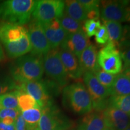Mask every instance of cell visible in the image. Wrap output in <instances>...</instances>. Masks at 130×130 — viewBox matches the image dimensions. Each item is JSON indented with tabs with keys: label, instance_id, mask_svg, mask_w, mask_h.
Here are the masks:
<instances>
[{
	"label": "cell",
	"instance_id": "obj_1",
	"mask_svg": "<svg viewBox=\"0 0 130 130\" xmlns=\"http://www.w3.org/2000/svg\"><path fill=\"white\" fill-rule=\"evenodd\" d=\"M43 72L42 57L32 54L19 57L11 69L13 80L18 84L40 80Z\"/></svg>",
	"mask_w": 130,
	"mask_h": 130
},
{
	"label": "cell",
	"instance_id": "obj_2",
	"mask_svg": "<svg viewBox=\"0 0 130 130\" xmlns=\"http://www.w3.org/2000/svg\"><path fill=\"white\" fill-rule=\"evenodd\" d=\"M36 1L7 0L0 3V19L22 25L30 22Z\"/></svg>",
	"mask_w": 130,
	"mask_h": 130
},
{
	"label": "cell",
	"instance_id": "obj_3",
	"mask_svg": "<svg viewBox=\"0 0 130 130\" xmlns=\"http://www.w3.org/2000/svg\"><path fill=\"white\" fill-rule=\"evenodd\" d=\"M63 99L65 104L78 115H86L93 109L90 96L86 86L81 82L66 86L63 89Z\"/></svg>",
	"mask_w": 130,
	"mask_h": 130
},
{
	"label": "cell",
	"instance_id": "obj_4",
	"mask_svg": "<svg viewBox=\"0 0 130 130\" xmlns=\"http://www.w3.org/2000/svg\"><path fill=\"white\" fill-rule=\"evenodd\" d=\"M65 3L61 0L36 1L32 15L41 24L58 19L64 13Z\"/></svg>",
	"mask_w": 130,
	"mask_h": 130
},
{
	"label": "cell",
	"instance_id": "obj_5",
	"mask_svg": "<svg viewBox=\"0 0 130 130\" xmlns=\"http://www.w3.org/2000/svg\"><path fill=\"white\" fill-rule=\"evenodd\" d=\"M84 86L92 99L93 108L96 111H103L108 106L110 91L101 84L93 73L85 72L83 75Z\"/></svg>",
	"mask_w": 130,
	"mask_h": 130
},
{
	"label": "cell",
	"instance_id": "obj_6",
	"mask_svg": "<svg viewBox=\"0 0 130 130\" xmlns=\"http://www.w3.org/2000/svg\"><path fill=\"white\" fill-rule=\"evenodd\" d=\"M116 45L108 41L98 54V61L100 67L105 72L113 75L119 74L123 69L121 53Z\"/></svg>",
	"mask_w": 130,
	"mask_h": 130
},
{
	"label": "cell",
	"instance_id": "obj_7",
	"mask_svg": "<svg viewBox=\"0 0 130 130\" xmlns=\"http://www.w3.org/2000/svg\"><path fill=\"white\" fill-rule=\"evenodd\" d=\"M44 71L59 86H64L68 83V77L60 57L59 50H51L43 57Z\"/></svg>",
	"mask_w": 130,
	"mask_h": 130
},
{
	"label": "cell",
	"instance_id": "obj_8",
	"mask_svg": "<svg viewBox=\"0 0 130 130\" xmlns=\"http://www.w3.org/2000/svg\"><path fill=\"white\" fill-rule=\"evenodd\" d=\"M71 125L69 120L51 104L42 109L37 127L39 130H68Z\"/></svg>",
	"mask_w": 130,
	"mask_h": 130
},
{
	"label": "cell",
	"instance_id": "obj_9",
	"mask_svg": "<svg viewBox=\"0 0 130 130\" xmlns=\"http://www.w3.org/2000/svg\"><path fill=\"white\" fill-rule=\"evenodd\" d=\"M28 35L31 45V54L44 56L51 50L42 24L33 19L29 25Z\"/></svg>",
	"mask_w": 130,
	"mask_h": 130
},
{
	"label": "cell",
	"instance_id": "obj_10",
	"mask_svg": "<svg viewBox=\"0 0 130 130\" xmlns=\"http://www.w3.org/2000/svg\"><path fill=\"white\" fill-rule=\"evenodd\" d=\"M129 1H106L102 3L100 16L104 21L125 22L127 19Z\"/></svg>",
	"mask_w": 130,
	"mask_h": 130
},
{
	"label": "cell",
	"instance_id": "obj_11",
	"mask_svg": "<svg viewBox=\"0 0 130 130\" xmlns=\"http://www.w3.org/2000/svg\"><path fill=\"white\" fill-rule=\"evenodd\" d=\"M19 89L24 91L35 99L37 104L42 108L51 105L50 94L46 85L43 82L38 81H30L18 84Z\"/></svg>",
	"mask_w": 130,
	"mask_h": 130
},
{
	"label": "cell",
	"instance_id": "obj_12",
	"mask_svg": "<svg viewBox=\"0 0 130 130\" xmlns=\"http://www.w3.org/2000/svg\"><path fill=\"white\" fill-rule=\"evenodd\" d=\"M103 113L108 129L125 130L130 125V116L115 107L108 106Z\"/></svg>",
	"mask_w": 130,
	"mask_h": 130
},
{
	"label": "cell",
	"instance_id": "obj_13",
	"mask_svg": "<svg viewBox=\"0 0 130 130\" xmlns=\"http://www.w3.org/2000/svg\"><path fill=\"white\" fill-rule=\"evenodd\" d=\"M90 45L88 37L84 31L82 30L75 33L68 35L61 43L60 48L74 54L78 58L82 52Z\"/></svg>",
	"mask_w": 130,
	"mask_h": 130
},
{
	"label": "cell",
	"instance_id": "obj_14",
	"mask_svg": "<svg viewBox=\"0 0 130 130\" xmlns=\"http://www.w3.org/2000/svg\"><path fill=\"white\" fill-rule=\"evenodd\" d=\"M42 25L51 50H55L60 46L68 34L61 27L59 20L55 19L48 23L42 24Z\"/></svg>",
	"mask_w": 130,
	"mask_h": 130
},
{
	"label": "cell",
	"instance_id": "obj_15",
	"mask_svg": "<svg viewBox=\"0 0 130 130\" xmlns=\"http://www.w3.org/2000/svg\"><path fill=\"white\" fill-rule=\"evenodd\" d=\"M59 54L68 77L74 79L81 78L84 72L81 69L77 57L71 52L62 49L59 51Z\"/></svg>",
	"mask_w": 130,
	"mask_h": 130
},
{
	"label": "cell",
	"instance_id": "obj_16",
	"mask_svg": "<svg viewBox=\"0 0 130 130\" xmlns=\"http://www.w3.org/2000/svg\"><path fill=\"white\" fill-rule=\"evenodd\" d=\"M27 32L28 31L22 25L6 22H0V41L3 45L17 41Z\"/></svg>",
	"mask_w": 130,
	"mask_h": 130
},
{
	"label": "cell",
	"instance_id": "obj_17",
	"mask_svg": "<svg viewBox=\"0 0 130 130\" xmlns=\"http://www.w3.org/2000/svg\"><path fill=\"white\" fill-rule=\"evenodd\" d=\"M108 129L103 111H90L81 119L78 130H107Z\"/></svg>",
	"mask_w": 130,
	"mask_h": 130
},
{
	"label": "cell",
	"instance_id": "obj_18",
	"mask_svg": "<svg viewBox=\"0 0 130 130\" xmlns=\"http://www.w3.org/2000/svg\"><path fill=\"white\" fill-rule=\"evenodd\" d=\"M98 51L93 45L87 46L78 57L79 64L84 72L95 73L100 69L98 61Z\"/></svg>",
	"mask_w": 130,
	"mask_h": 130
},
{
	"label": "cell",
	"instance_id": "obj_19",
	"mask_svg": "<svg viewBox=\"0 0 130 130\" xmlns=\"http://www.w3.org/2000/svg\"><path fill=\"white\" fill-rule=\"evenodd\" d=\"M3 45L7 55L10 58L20 57L31 51L28 32L17 41L5 43Z\"/></svg>",
	"mask_w": 130,
	"mask_h": 130
},
{
	"label": "cell",
	"instance_id": "obj_20",
	"mask_svg": "<svg viewBox=\"0 0 130 130\" xmlns=\"http://www.w3.org/2000/svg\"><path fill=\"white\" fill-rule=\"evenodd\" d=\"M110 96L130 95V78L123 73L116 75L113 86L110 89Z\"/></svg>",
	"mask_w": 130,
	"mask_h": 130
},
{
	"label": "cell",
	"instance_id": "obj_21",
	"mask_svg": "<svg viewBox=\"0 0 130 130\" xmlns=\"http://www.w3.org/2000/svg\"><path fill=\"white\" fill-rule=\"evenodd\" d=\"M64 13L75 20L82 22L87 19V14L83 6L78 1H66Z\"/></svg>",
	"mask_w": 130,
	"mask_h": 130
},
{
	"label": "cell",
	"instance_id": "obj_22",
	"mask_svg": "<svg viewBox=\"0 0 130 130\" xmlns=\"http://www.w3.org/2000/svg\"><path fill=\"white\" fill-rule=\"evenodd\" d=\"M19 109L21 112L32 108H41L31 96L24 91L18 89L15 90Z\"/></svg>",
	"mask_w": 130,
	"mask_h": 130
},
{
	"label": "cell",
	"instance_id": "obj_23",
	"mask_svg": "<svg viewBox=\"0 0 130 130\" xmlns=\"http://www.w3.org/2000/svg\"><path fill=\"white\" fill-rule=\"evenodd\" d=\"M104 25L107 31L109 40L113 43L118 45L121 40L123 33V27L121 22L115 21H104Z\"/></svg>",
	"mask_w": 130,
	"mask_h": 130
},
{
	"label": "cell",
	"instance_id": "obj_24",
	"mask_svg": "<svg viewBox=\"0 0 130 130\" xmlns=\"http://www.w3.org/2000/svg\"><path fill=\"white\" fill-rule=\"evenodd\" d=\"M58 20L61 27L68 32V35L74 34L83 30V24L82 22L75 20L64 13L60 18L58 19Z\"/></svg>",
	"mask_w": 130,
	"mask_h": 130
},
{
	"label": "cell",
	"instance_id": "obj_25",
	"mask_svg": "<svg viewBox=\"0 0 130 130\" xmlns=\"http://www.w3.org/2000/svg\"><path fill=\"white\" fill-rule=\"evenodd\" d=\"M108 106L115 107L130 116V95L111 96L108 99Z\"/></svg>",
	"mask_w": 130,
	"mask_h": 130
},
{
	"label": "cell",
	"instance_id": "obj_26",
	"mask_svg": "<svg viewBox=\"0 0 130 130\" xmlns=\"http://www.w3.org/2000/svg\"><path fill=\"white\" fill-rule=\"evenodd\" d=\"M21 115L27 123V130H31L37 127V125L42 116V109L32 108L22 111Z\"/></svg>",
	"mask_w": 130,
	"mask_h": 130
},
{
	"label": "cell",
	"instance_id": "obj_27",
	"mask_svg": "<svg viewBox=\"0 0 130 130\" xmlns=\"http://www.w3.org/2000/svg\"><path fill=\"white\" fill-rule=\"evenodd\" d=\"M87 14V19H98L100 16V1L97 0H79Z\"/></svg>",
	"mask_w": 130,
	"mask_h": 130
},
{
	"label": "cell",
	"instance_id": "obj_28",
	"mask_svg": "<svg viewBox=\"0 0 130 130\" xmlns=\"http://www.w3.org/2000/svg\"><path fill=\"white\" fill-rule=\"evenodd\" d=\"M2 108L19 110L15 90L0 95V109Z\"/></svg>",
	"mask_w": 130,
	"mask_h": 130
},
{
	"label": "cell",
	"instance_id": "obj_29",
	"mask_svg": "<svg viewBox=\"0 0 130 130\" xmlns=\"http://www.w3.org/2000/svg\"><path fill=\"white\" fill-rule=\"evenodd\" d=\"M94 74L97 78V79H98V81H100V83L110 91V89L113 86L116 75L105 72L101 68H100L98 71L94 73Z\"/></svg>",
	"mask_w": 130,
	"mask_h": 130
},
{
	"label": "cell",
	"instance_id": "obj_30",
	"mask_svg": "<svg viewBox=\"0 0 130 130\" xmlns=\"http://www.w3.org/2000/svg\"><path fill=\"white\" fill-rule=\"evenodd\" d=\"M101 25L98 19H87L84 21L83 28L87 36L90 37L95 36Z\"/></svg>",
	"mask_w": 130,
	"mask_h": 130
},
{
	"label": "cell",
	"instance_id": "obj_31",
	"mask_svg": "<svg viewBox=\"0 0 130 130\" xmlns=\"http://www.w3.org/2000/svg\"><path fill=\"white\" fill-rule=\"evenodd\" d=\"M17 83L10 78L0 79V95L18 90Z\"/></svg>",
	"mask_w": 130,
	"mask_h": 130
},
{
	"label": "cell",
	"instance_id": "obj_32",
	"mask_svg": "<svg viewBox=\"0 0 130 130\" xmlns=\"http://www.w3.org/2000/svg\"><path fill=\"white\" fill-rule=\"evenodd\" d=\"M118 46L122 50L130 48V25L123 27L122 36L118 43Z\"/></svg>",
	"mask_w": 130,
	"mask_h": 130
},
{
	"label": "cell",
	"instance_id": "obj_33",
	"mask_svg": "<svg viewBox=\"0 0 130 130\" xmlns=\"http://www.w3.org/2000/svg\"><path fill=\"white\" fill-rule=\"evenodd\" d=\"M95 40L97 43L100 45L106 44L109 40L107 31L104 25H101L95 35Z\"/></svg>",
	"mask_w": 130,
	"mask_h": 130
},
{
	"label": "cell",
	"instance_id": "obj_34",
	"mask_svg": "<svg viewBox=\"0 0 130 130\" xmlns=\"http://www.w3.org/2000/svg\"><path fill=\"white\" fill-rule=\"evenodd\" d=\"M20 114V111L14 109H7V108H2L0 109V121L3 119L10 117L14 119H16L18 116Z\"/></svg>",
	"mask_w": 130,
	"mask_h": 130
},
{
	"label": "cell",
	"instance_id": "obj_35",
	"mask_svg": "<svg viewBox=\"0 0 130 130\" xmlns=\"http://www.w3.org/2000/svg\"><path fill=\"white\" fill-rule=\"evenodd\" d=\"M122 60L123 61V70L130 68V48L122 50L121 53Z\"/></svg>",
	"mask_w": 130,
	"mask_h": 130
},
{
	"label": "cell",
	"instance_id": "obj_36",
	"mask_svg": "<svg viewBox=\"0 0 130 130\" xmlns=\"http://www.w3.org/2000/svg\"><path fill=\"white\" fill-rule=\"evenodd\" d=\"M16 130H27V123L24 119L21 113L19 114L15 121Z\"/></svg>",
	"mask_w": 130,
	"mask_h": 130
},
{
	"label": "cell",
	"instance_id": "obj_37",
	"mask_svg": "<svg viewBox=\"0 0 130 130\" xmlns=\"http://www.w3.org/2000/svg\"><path fill=\"white\" fill-rule=\"evenodd\" d=\"M0 130H16L15 123L10 125H6L0 121Z\"/></svg>",
	"mask_w": 130,
	"mask_h": 130
},
{
	"label": "cell",
	"instance_id": "obj_38",
	"mask_svg": "<svg viewBox=\"0 0 130 130\" xmlns=\"http://www.w3.org/2000/svg\"><path fill=\"white\" fill-rule=\"evenodd\" d=\"M4 58V51H3L2 47L1 46V44H0V61L3 60Z\"/></svg>",
	"mask_w": 130,
	"mask_h": 130
},
{
	"label": "cell",
	"instance_id": "obj_39",
	"mask_svg": "<svg viewBox=\"0 0 130 130\" xmlns=\"http://www.w3.org/2000/svg\"><path fill=\"white\" fill-rule=\"evenodd\" d=\"M127 19H126V21H128V22H130V3L128 5L127 7Z\"/></svg>",
	"mask_w": 130,
	"mask_h": 130
},
{
	"label": "cell",
	"instance_id": "obj_40",
	"mask_svg": "<svg viewBox=\"0 0 130 130\" xmlns=\"http://www.w3.org/2000/svg\"><path fill=\"white\" fill-rule=\"evenodd\" d=\"M123 74H125L126 75H127L128 77L130 78V68L124 70V71H123Z\"/></svg>",
	"mask_w": 130,
	"mask_h": 130
},
{
	"label": "cell",
	"instance_id": "obj_41",
	"mask_svg": "<svg viewBox=\"0 0 130 130\" xmlns=\"http://www.w3.org/2000/svg\"><path fill=\"white\" fill-rule=\"evenodd\" d=\"M31 130H39V129H38V127H36L34 128V129H32Z\"/></svg>",
	"mask_w": 130,
	"mask_h": 130
},
{
	"label": "cell",
	"instance_id": "obj_42",
	"mask_svg": "<svg viewBox=\"0 0 130 130\" xmlns=\"http://www.w3.org/2000/svg\"><path fill=\"white\" fill-rule=\"evenodd\" d=\"M125 130H130V125H129V126H128V127L126 128V129H125Z\"/></svg>",
	"mask_w": 130,
	"mask_h": 130
},
{
	"label": "cell",
	"instance_id": "obj_43",
	"mask_svg": "<svg viewBox=\"0 0 130 130\" xmlns=\"http://www.w3.org/2000/svg\"><path fill=\"white\" fill-rule=\"evenodd\" d=\"M107 130H114V129H107Z\"/></svg>",
	"mask_w": 130,
	"mask_h": 130
}]
</instances>
